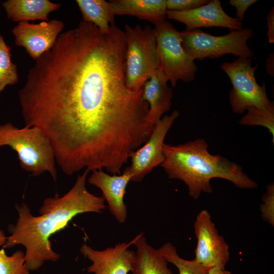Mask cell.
<instances>
[{
    "label": "cell",
    "instance_id": "1",
    "mask_svg": "<svg viewBox=\"0 0 274 274\" xmlns=\"http://www.w3.org/2000/svg\"><path fill=\"white\" fill-rule=\"evenodd\" d=\"M125 50L115 24L104 33L81 21L35 60L18 92L25 125L47 136L67 175L104 168L119 175L152 132L143 88L126 84Z\"/></svg>",
    "mask_w": 274,
    "mask_h": 274
},
{
    "label": "cell",
    "instance_id": "2",
    "mask_svg": "<svg viewBox=\"0 0 274 274\" xmlns=\"http://www.w3.org/2000/svg\"><path fill=\"white\" fill-rule=\"evenodd\" d=\"M89 170L79 175L72 188L61 197L46 198L39 210V216L31 213L24 203L16 205L18 218L8 227L3 248L21 245L25 249V262L30 270L40 268L46 261H56L60 255L52 249L50 237L67 227L76 216L85 213H101L105 199L90 193L86 184Z\"/></svg>",
    "mask_w": 274,
    "mask_h": 274
},
{
    "label": "cell",
    "instance_id": "3",
    "mask_svg": "<svg viewBox=\"0 0 274 274\" xmlns=\"http://www.w3.org/2000/svg\"><path fill=\"white\" fill-rule=\"evenodd\" d=\"M162 151L164 160L160 166L169 178L183 181L194 199L202 192L212 191L210 181L213 178L225 179L241 189L257 187L239 165L220 155L210 154L203 139L176 145L164 143Z\"/></svg>",
    "mask_w": 274,
    "mask_h": 274
},
{
    "label": "cell",
    "instance_id": "4",
    "mask_svg": "<svg viewBox=\"0 0 274 274\" xmlns=\"http://www.w3.org/2000/svg\"><path fill=\"white\" fill-rule=\"evenodd\" d=\"M7 146L17 154L21 167L38 177L48 172L54 181L57 169L49 139L39 127L18 128L11 122L0 124V147Z\"/></svg>",
    "mask_w": 274,
    "mask_h": 274
},
{
    "label": "cell",
    "instance_id": "5",
    "mask_svg": "<svg viewBox=\"0 0 274 274\" xmlns=\"http://www.w3.org/2000/svg\"><path fill=\"white\" fill-rule=\"evenodd\" d=\"M123 31L126 84L131 90H139L159 68L155 35L153 28L148 25L126 24Z\"/></svg>",
    "mask_w": 274,
    "mask_h": 274
},
{
    "label": "cell",
    "instance_id": "6",
    "mask_svg": "<svg viewBox=\"0 0 274 274\" xmlns=\"http://www.w3.org/2000/svg\"><path fill=\"white\" fill-rule=\"evenodd\" d=\"M253 35L252 29L230 31L221 36L206 33L199 29L181 32L182 45L193 60L214 59L227 54L238 58H252L254 53L248 45Z\"/></svg>",
    "mask_w": 274,
    "mask_h": 274
},
{
    "label": "cell",
    "instance_id": "7",
    "mask_svg": "<svg viewBox=\"0 0 274 274\" xmlns=\"http://www.w3.org/2000/svg\"><path fill=\"white\" fill-rule=\"evenodd\" d=\"M159 68L172 86L179 80L189 82L194 80L197 66L182 45L181 32L165 20L153 28Z\"/></svg>",
    "mask_w": 274,
    "mask_h": 274
},
{
    "label": "cell",
    "instance_id": "8",
    "mask_svg": "<svg viewBox=\"0 0 274 274\" xmlns=\"http://www.w3.org/2000/svg\"><path fill=\"white\" fill-rule=\"evenodd\" d=\"M252 64L251 58H238L220 65L232 85L229 97L234 113L242 114L249 107L266 109L274 105L268 97L265 83L260 86L256 82L255 73L258 65Z\"/></svg>",
    "mask_w": 274,
    "mask_h": 274
},
{
    "label": "cell",
    "instance_id": "9",
    "mask_svg": "<svg viewBox=\"0 0 274 274\" xmlns=\"http://www.w3.org/2000/svg\"><path fill=\"white\" fill-rule=\"evenodd\" d=\"M194 228L197 241L194 259L209 268H225L230 259L229 246L219 234L208 211L203 210L198 213Z\"/></svg>",
    "mask_w": 274,
    "mask_h": 274
},
{
    "label": "cell",
    "instance_id": "10",
    "mask_svg": "<svg viewBox=\"0 0 274 274\" xmlns=\"http://www.w3.org/2000/svg\"><path fill=\"white\" fill-rule=\"evenodd\" d=\"M179 116L178 111L163 116L154 126L148 140L130 155L131 181L139 182L164 160L162 149L165 136Z\"/></svg>",
    "mask_w": 274,
    "mask_h": 274
},
{
    "label": "cell",
    "instance_id": "11",
    "mask_svg": "<svg viewBox=\"0 0 274 274\" xmlns=\"http://www.w3.org/2000/svg\"><path fill=\"white\" fill-rule=\"evenodd\" d=\"M64 27L61 20L54 19L38 24L19 22L12 29L15 45L23 47L35 60L54 44Z\"/></svg>",
    "mask_w": 274,
    "mask_h": 274
},
{
    "label": "cell",
    "instance_id": "12",
    "mask_svg": "<svg viewBox=\"0 0 274 274\" xmlns=\"http://www.w3.org/2000/svg\"><path fill=\"white\" fill-rule=\"evenodd\" d=\"M166 18L186 25L185 31L200 27H221L230 31L243 28V23L224 11L219 0H211L198 8L182 11L167 10Z\"/></svg>",
    "mask_w": 274,
    "mask_h": 274
},
{
    "label": "cell",
    "instance_id": "13",
    "mask_svg": "<svg viewBox=\"0 0 274 274\" xmlns=\"http://www.w3.org/2000/svg\"><path fill=\"white\" fill-rule=\"evenodd\" d=\"M132 245L122 243L104 250H96L87 245H82L80 252L92 262L87 268L93 274H127L131 271L135 260V252L130 250Z\"/></svg>",
    "mask_w": 274,
    "mask_h": 274
},
{
    "label": "cell",
    "instance_id": "14",
    "mask_svg": "<svg viewBox=\"0 0 274 274\" xmlns=\"http://www.w3.org/2000/svg\"><path fill=\"white\" fill-rule=\"evenodd\" d=\"M92 172L88 179L89 183L101 190L111 213L119 223H124L127 213L124 197L126 187L132 177L129 167H126L121 175H110L102 169Z\"/></svg>",
    "mask_w": 274,
    "mask_h": 274
},
{
    "label": "cell",
    "instance_id": "15",
    "mask_svg": "<svg viewBox=\"0 0 274 274\" xmlns=\"http://www.w3.org/2000/svg\"><path fill=\"white\" fill-rule=\"evenodd\" d=\"M161 69L158 68L143 86V99L149 106L148 121L155 126L172 105L173 90Z\"/></svg>",
    "mask_w": 274,
    "mask_h": 274
},
{
    "label": "cell",
    "instance_id": "16",
    "mask_svg": "<svg viewBox=\"0 0 274 274\" xmlns=\"http://www.w3.org/2000/svg\"><path fill=\"white\" fill-rule=\"evenodd\" d=\"M115 15H130L156 25L166 18V0H112Z\"/></svg>",
    "mask_w": 274,
    "mask_h": 274
},
{
    "label": "cell",
    "instance_id": "17",
    "mask_svg": "<svg viewBox=\"0 0 274 274\" xmlns=\"http://www.w3.org/2000/svg\"><path fill=\"white\" fill-rule=\"evenodd\" d=\"M8 18L14 22L48 21L49 13L61 4L48 0H8L2 3Z\"/></svg>",
    "mask_w": 274,
    "mask_h": 274
},
{
    "label": "cell",
    "instance_id": "18",
    "mask_svg": "<svg viewBox=\"0 0 274 274\" xmlns=\"http://www.w3.org/2000/svg\"><path fill=\"white\" fill-rule=\"evenodd\" d=\"M131 241L136 249L132 274H173L167 261L147 243L142 233Z\"/></svg>",
    "mask_w": 274,
    "mask_h": 274
},
{
    "label": "cell",
    "instance_id": "19",
    "mask_svg": "<svg viewBox=\"0 0 274 274\" xmlns=\"http://www.w3.org/2000/svg\"><path fill=\"white\" fill-rule=\"evenodd\" d=\"M83 21L94 25L104 33L115 24V14L110 2L105 0H77Z\"/></svg>",
    "mask_w": 274,
    "mask_h": 274
},
{
    "label": "cell",
    "instance_id": "20",
    "mask_svg": "<svg viewBox=\"0 0 274 274\" xmlns=\"http://www.w3.org/2000/svg\"><path fill=\"white\" fill-rule=\"evenodd\" d=\"M167 261L175 265L179 274H207L210 268L198 263L194 259L187 260L180 257L176 248L170 243L164 244L157 250Z\"/></svg>",
    "mask_w": 274,
    "mask_h": 274
},
{
    "label": "cell",
    "instance_id": "21",
    "mask_svg": "<svg viewBox=\"0 0 274 274\" xmlns=\"http://www.w3.org/2000/svg\"><path fill=\"white\" fill-rule=\"evenodd\" d=\"M7 236L0 229V274H29L25 262V253L17 250L12 255L6 254L3 248Z\"/></svg>",
    "mask_w": 274,
    "mask_h": 274
},
{
    "label": "cell",
    "instance_id": "22",
    "mask_svg": "<svg viewBox=\"0 0 274 274\" xmlns=\"http://www.w3.org/2000/svg\"><path fill=\"white\" fill-rule=\"evenodd\" d=\"M11 49L0 33V94L7 86L15 85L19 81L17 65L11 60Z\"/></svg>",
    "mask_w": 274,
    "mask_h": 274
},
{
    "label": "cell",
    "instance_id": "23",
    "mask_svg": "<svg viewBox=\"0 0 274 274\" xmlns=\"http://www.w3.org/2000/svg\"><path fill=\"white\" fill-rule=\"evenodd\" d=\"M246 110L247 113L241 118L239 123L243 125H257L266 128L271 133L274 144V105L266 109L249 107Z\"/></svg>",
    "mask_w": 274,
    "mask_h": 274
},
{
    "label": "cell",
    "instance_id": "24",
    "mask_svg": "<svg viewBox=\"0 0 274 274\" xmlns=\"http://www.w3.org/2000/svg\"><path fill=\"white\" fill-rule=\"evenodd\" d=\"M263 203L260 206L261 216L264 220L271 225L274 224V185L269 184L262 197Z\"/></svg>",
    "mask_w": 274,
    "mask_h": 274
},
{
    "label": "cell",
    "instance_id": "25",
    "mask_svg": "<svg viewBox=\"0 0 274 274\" xmlns=\"http://www.w3.org/2000/svg\"><path fill=\"white\" fill-rule=\"evenodd\" d=\"M209 0H166L167 10L187 11L207 4Z\"/></svg>",
    "mask_w": 274,
    "mask_h": 274
},
{
    "label": "cell",
    "instance_id": "26",
    "mask_svg": "<svg viewBox=\"0 0 274 274\" xmlns=\"http://www.w3.org/2000/svg\"><path fill=\"white\" fill-rule=\"evenodd\" d=\"M257 2V0H230L229 3L236 9V18L242 22L246 10Z\"/></svg>",
    "mask_w": 274,
    "mask_h": 274
},
{
    "label": "cell",
    "instance_id": "27",
    "mask_svg": "<svg viewBox=\"0 0 274 274\" xmlns=\"http://www.w3.org/2000/svg\"><path fill=\"white\" fill-rule=\"evenodd\" d=\"M267 32L268 43H274V7H273L267 16Z\"/></svg>",
    "mask_w": 274,
    "mask_h": 274
},
{
    "label": "cell",
    "instance_id": "28",
    "mask_svg": "<svg viewBox=\"0 0 274 274\" xmlns=\"http://www.w3.org/2000/svg\"><path fill=\"white\" fill-rule=\"evenodd\" d=\"M273 60L274 55L273 53H272L267 57L265 65L266 72L271 76H273L274 75Z\"/></svg>",
    "mask_w": 274,
    "mask_h": 274
},
{
    "label": "cell",
    "instance_id": "29",
    "mask_svg": "<svg viewBox=\"0 0 274 274\" xmlns=\"http://www.w3.org/2000/svg\"><path fill=\"white\" fill-rule=\"evenodd\" d=\"M207 274H231V272L225 268L213 267L210 268Z\"/></svg>",
    "mask_w": 274,
    "mask_h": 274
},
{
    "label": "cell",
    "instance_id": "30",
    "mask_svg": "<svg viewBox=\"0 0 274 274\" xmlns=\"http://www.w3.org/2000/svg\"><path fill=\"white\" fill-rule=\"evenodd\" d=\"M1 1H0V8H1Z\"/></svg>",
    "mask_w": 274,
    "mask_h": 274
}]
</instances>
